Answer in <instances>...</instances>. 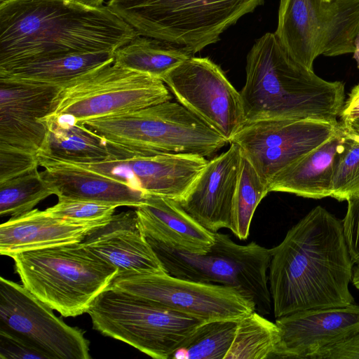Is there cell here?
I'll return each mask as SVG.
<instances>
[{
  "label": "cell",
  "mask_w": 359,
  "mask_h": 359,
  "mask_svg": "<svg viewBox=\"0 0 359 359\" xmlns=\"http://www.w3.org/2000/svg\"><path fill=\"white\" fill-rule=\"evenodd\" d=\"M269 287L274 316L354 303L353 262L342 221L316 206L270 248Z\"/></svg>",
  "instance_id": "6da1fadb"
},
{
  "label": "cell",
  "mask_w": 359,
  "mask_h": 359,
  "mask_svg": "<svg viewBox=\"0 0 359 359\" xmlns=\"http://www.w3.org/2000/svg\"><path fill=\"white\" fill-rule=\"evenodd\" d=\"M137 35L107 6L10 0L0 5V72L69 55L115 52Z\"/></svg>",
  "instance_id": "7a4b0ae2"
},
{
  "label": "cell",
  "mask_w": 359,
  "mask_h": 359,
  "mask_svg": "<svg viewBox=\"0 0 359 359\" xmlns=\"http://www.w3.org/2000/svg\"><path fill=\"white\" fill-rule=\"evenodd\" d=\"M240 91L246 123L266 119L337 121L344 84L328 81L294 60L274 33L258 39L246 60Z\"/></svg>",
  "instance_id": "3957f363"
},
{
  "label": "cell",
  "mask_w": 359,
  "mask_h": 359,
  "mask_svg": "<svg viewBox=\"0 0 359 359\" xmlns=\"http://www.w3.org/2000/svg\"><path fill=\"white\" fill-rule=\"evenodd\" d=\"M11 257L22 285L64 317L87 313L118 273L81 242L26 250Z\"/></svg>",
  "instance_id": "277c9868"
},
{
  "label": "cell",
  "mask_w": 359,
  "mask_h": 359,
  "mask_svg": "<svg viewBox=\"0 0 359 359\" xmlns=\"http://www.w3.org/2000/svg\"><path fill=\"white\" fill-rule=\"evenodd\" d=\"M264 0H110L107 6L140 34L194 56Z\"/></svg>",
  "instance_id": "5b68a950"
},
{
  "label": "cell",
  "mask_w": 359,
  "mask_h": 359,
  "mask_svg": "<svg viewBox=\"0 0 359 359\" xmlns=\"http://www.w3.org/2000/svg\"><path fill=\"white\" fill-rule=\"evenodd\" d=\"M83 124L109 144L151 154L184 153L208 158L229 143L177 101L93 118Z\"/></svg>",
  "instance_id": "8992f818"
},
{
  "label": "cell",
  "mask_w": 359,
  "mask_h": 359,
  "mask_svg": "<svg viewBox=\"0 0 359 359\" xmlns=\"http://www.w3.org/2000/svg\"><path fill=\"white\" fill-rule=\"evenodd\" d=\"M204 254L179 252L147 238L168 274L182 279L235 287L251 299L262 315L271 313V297L267 271L269 249L252 241L239 245L225 233Z\"/></svg>",
  "instance_id": "52a82bcc"
},
{
  "label": "cell",
  "mask_w": 359,
  "mask_h": 359,
  "mask_svg": "<svg viewBox=\"0 0 359 359\" xmlns=\"http://www.w3.org/2000/svg\"><path fill=\"white\" fill-rule=\"evenodd\" d=\"M87 313L93 329L156 359L171 358L205 322L111 287L97 297Z\"/></svg>",
  "instance_id": "ba28073f"
},
{
  "label": "cell",
  "mask_w": 359,
  "mask_h": 359,
  "mask_svg": "<svg viewBox=\"0 0 359 359\" xmlns=\"http://www.w3.org/2000/svg\"><path fill=\"white\" fill-rule=\"evenodd\" d=\"M274 34L294 60L313 70L320 55L355 52L359 0H280Z\"/></svg>",
  "instance_id": "9c48e42d"
},
{
  "label": "cell",
  "mask_w": 359,
  "mask_h": 359,
  "mask_svg": "<svg viewBox=\"0 0 359 359\" xmlns=\"http://www.w3.org/2000/svg\"><path fill=\"white\" fill-rule=\"evenodd\" d=\"M172 100L165 83L149 74L107 64L62 86L50 114L76 123L144 109Z\"/></svg>",
  "instance_id": "30bf717a"
},
{
  "label": "cell",
  "mask_w": 359,
  "mask_h": 359,
  "mask_svg": "<svg viewBox=\"0 0 359 359\" xmlns=\"http://www.w3.org/2000/svg\"><path fill=\"white\" fill-rule=\"evenodd\" d=\"M109 287L203 321L240 320L256 311L235 287L179 278L164 273L118 272Z\"/></svg>",
  "instance_id": "8fae6325"
},
{
  "label": "cell",
  "mask_w": 359,
  "mask_h": 359,
  "mask_svg": "<svg viewBox=\"0 0 359 359\" xmlns=\"http://www.w3.org/2000/svg\"><path fill=\"white\" fill-rule=\"evenodd\" d=\"M12 280L0 278V332L24 342L45 359H89L85 332Z\"/></svg>",
  "instance_id": "7c38bea8"
},
{
  "label": "cell",
  "mask_w": 359,
  "mask_h": 359,
  "mask_svg": "<svg viewBox=\"0 0 359 359\" xmlns=\"http://www.w3.org/2000/svg\"><path fill=\"white\" fill-rule=\"evenodd\" d=\"M163 81L178 102L229 143L245 123L240 92L208 57L191 56Z\"/></svg>",
  "instance_id": "4fadbf2b"
},
{
  "label": "cell",
  "mask_w": 359,
  "mask_h": 359,
  "mask_svg": "<svg viewBox=\"0 0 359 359\" xmlns=\"http://www.w3.org/2000/svg\"><path fill=\"white\" fill-rule=\"evenodd\" d=\"M341 123L312 119H266L246 123L229 143L237 144L267 183L338 130Z\"/></svg>",
  "instance_id": "5bb4252c"
},
{
  "label": "cell",
  "mask_w": 359,
  "mask_h": 359,
  "mask_svg": "<svg viewBox=\"0 0 359 359\" xmlns=\"http://www.w3.org/2000/svg\"><path fill=\"white\" fill-rule=\"evenodd\" d=\"M62 86L0 77V145L36 154L47 134L50 114Z\"/></svg>",
  "instance_id": "9a60e30c"
},
{
  "label": "cell",
  "mask_w": 359,
  "mask_h": 359,
  "mask_svg": "<svg viewBox=\"0 0 359 359\" xmlns=\"http://www.w3.org/2000/svg\"><path fill=\"white\" fill-rule=\"evenodd\" d=\"M275 323L280 338L276 358L313 359L359 332V305L300 311Z\"/></svg>",
  "instance_id": "2e32d148"
},
{
  "label": "cell",
  "mask_w": 359,
  "mask_h": 359,
  "mask_svg": "<svg viewBox=\"0 0 359 359\" xmlns=\"http://www.w3.org/2000/svg\"><path fill=\"white\" fill-rule=\"evenodd\" d=\"M229 149L208 161L179 203L208 230L230 229L242 153L231 143Z\"/></svg>",
  "instance_id": "e0dca14e"
},
{
  "label": "cell",
  "mask_w": 359,
  "mask_h": 359,
  "mask_svg": "<svg viewBox=\"0 0 359 359\" xmlns=\"http://www.w3.org/2000/svg\"><path fill=\"white\" fill-rule=\"evenodd\" d=\"M81 243L116 267L118 272H165L143 233L136 210L114 215L107 223L90 232Z\"/></svg>",
  "instance_id": "ac0fdd59"
},
{
  "label": "cell",
  "mask_w": 359,
  "mask_h": 359,
  "mask_svg": "<svg viewBox=\"0 0 359 359\" xmlns=\"http://www.w3.org/2000/svg\"><path fill=\"white\" fill-rule=\"evenodd\" d=\"M109 220H75L33 209L1 224L0 254L11 257L26 250L82 242Z\"/></svg>",
  "instance_id": "d6986e66"
},
{
  "label": "cell",
  "mask_w": 359,
  "mask_h": 359,
  "mask_svg": "<svg viewBox=\"0 0 359 359\" xmlns=\"http://www.w3.org/2000/svg\"><path fill=\"white\" fill-rule=\"evenodd\" d=\"M136 212L147 238L179 252L206 253L215 241L208 230L175 200L147 194Z\"/></svg>",
  "instance_id": "ffe728a7"
},
{
  "label": "cell",
  "mask_w": 359,
  "mask_h": 359,
  "mask_svg": "<svg viewBox=\"0 0 359 359\" xmlns=\"http://www.w3.org/2000/svg\"><path fill=\"white\" fill-rule=\"evenodd\" d=\"M41 174L54 188L57 197L96 201L119 206L137 208L147 194L142 191L72 162L38 155Z\"/></svg>",
  "instance_id": "44dd1931"
},
{
  "label": "cell",
  "mask_w": 359,
  "mask_h": 359,
  "mask_svg": "<svg viewBox=\"0 0 359 359\" xmlns=\"http://www.w3.org/2000/svg\"><path fill=\"white\" fill-rule=\"evenodd\" d=\"M344 133L341 123L327 140L273 176L268 183L269 192H287L315 199L331 197L333 161Z\"/></svg>",
  "instance_id": "7402d4cb"
},
{
  "label": "cell",
  "mask_w": 359,
  "mask_h": 359,
  "mask_svg": "<svg viewBox=\"0 0 359 359\" xmlns=\"http://www.w3.org/2000/svg\"><path fill=\"white\" fill-rule=\"evenodd\" d=\"M41 119L47 134L38 155L77 163L97 161L107 156V142L86 125L53 114Z\"/></svg>",
  "instance_id": "603a6c76"
},
{
  "label": "cell",
  "mask_w": 359,
  "mask_h": 359,
  "mask_svg": "<svg viewBox=\"0 0 359 359\" xmlns=\"http://www.w3.org/2000/svg\"><path fill=\"white\" fill-rule=\"evenodd\" d=\"M115 52L100 51L74 54L39 62L25 64L0 72V77L63 86L91 70L114 63Z\"/></svg>",
  "instance_id": "cb8c5ba5"
},
{
  "label": "cell",
  "mask_w": 359,
  "mask_h": 359,
  "mask_svg": "<svg viewBox=\"0 0 359 359\" xmlns=\"http://www.w3.org/2000/svg\"><path fill=\"white\" fill-rule=\"evenodd\" d=\"M191 56L181 48L139 34L116 50L114 64L163 81L172 69Z\"/></svg>",
  "instance_id": "d4e9b609"
},
{
  "label": "cell",
  "mask_w": 359,
  "mask_h": 359,
  "mask_svg": "<svg viewBox=\"0 0 359 359\" xmlns=\"http://www.w3.org/2000/svg\"><path fill=\"white\" fill-rule=\"evenodd\" d=\"M279 339L276 323L254 311L238 320L233 340L224 359L276 358Z\"/></svg>",
  "instance_id": "484cf974"
},
{
  "label": "cell",
  "mask_w": 359,
  "mask_h": 359,
  "mask_svg": "<svg viewBox=\"0 0 359 359\" xmlns=\"http://www.w3.org/2000/svg\"><path fill=\"white\" fill-rule=\"evenodd\" d=\"M239 320L205 321L181 344L171 358L224 359Z\"/></svg>",
  "instance_id": "4316f807"
},
{
  "label": "cell",
  "mask_w": 359,
  "mask_h": 359,
  "mask_svg": "<svg viewBox=\"0 0 359 359\" xmlns=\"http://www.w3.org/2000/svg\"><path fill=\"white\" fill-rule=\"evenodd\" d=\"M268 193V183L242 154L229 229L239 239L245 240L248 237L255 210Z\"/></svg>",
  "instance_id": "83f0119b"
},
{
  "label": "cell",
  "mask_w": 359,
  "mask_h": 359,
  "mask_svg": "<svg viewBox=\"0 0 359 359\" xmlns=\"http://www.w3.org/2000/svg\"><path fill=\"white\" fill-rule=\"evenodd\" d=\"M51 195H55L54 188L38 169L4 181L0 183V215L25 214Z\"/></svg>",
  "instance_id": "f1b7e54d"
},
{
  "label": "cell",
  "mask_w": 359,
  "mask_h": 359,
  "mask_svg": "<svg viewBox=\"0 0 359 359\" xmlns=\"http://www.w3.org/2000/svg\"><path fill=\"white\" fill-rule=\"evenodd\" d=\"M331 188V197L339 201L359 191V135L346 129L334 158Z\"/></svg>",
  "instance_id": "f546056e"
},
{
  "label": "cell",
  "mask_w": 359,
  "mask_h": 359,
  "mask_svg": "<svg viewBox=\"0 0 359 359\" xmlns=\"http://www.w3.org/2000/svg\"><path fill=\"white\" fill-rule=\"evenodd\" d=\"M57 203L46 209L50 215L75 220L95 221L109 219L116 205L96 201L60 196Z\"/></svg>",
  "instance_id": "4dcf8cb0"
},
{
  "label": "cell",
  "mask_w": 359,
  "mask_h": 359,
  "mask_svg": "<svg viewBox=\"0 0 359 359\" xmlns=\"http://www.w3.org/2000/svg\"><path fill=\"white\" fill-rule=\"evenodd\" d=\"M38 154L0 145V183L38 169Z\"/></svg>",
  "instance_id": "1f68e13d"
},
{
  "label": "cell",
  "mask_w": 359,
  "mask_h": 359,
  "mask_svg": "<svg viewBox=\"0 0 359 359\" xmlns=\"http://www.w3.org/2000/svg\"><path fill=\"white\" fill-rule=\"evenodd\" d=\"M348 207L342 221L344 232L352 261L359 265V191L348 199Z\"/></svg>",
  "instance_id": "d6a6232c"
},
{
  "label": "cell",
  "mask_w": 359,
  "mask_h": 359,
  "mask_svg": "<svg viewBox=\"0 0 359 359\" xmlns=\"http://www.w3.org/2000/svg\"><path fill=\"white\" fill-rule=\"evenodd\" d=\"M0 358L45 359L24 342L3 332H0Z\"/></svg>",
  "instance_id": "836d02e7"
},
{
  "label": "cell",
  "mask_w": 359,
  "mask_h": 359,
  "mask_svg": "<svg viewBox=\"0 0 359 359\" xmlns=\"http://www.w3.org/2000/svg\"><path fill=\"white\" fill-rule=\"evenodd\" d=\"M313 359H359V332L343 342L321 351Z\"/></svg>",
  "instance_id": "e575fe53"
},
{
  "label": "cell",
  "mask_w": 359,
  "mask_h": 359,
  "mask_svg": "<svg viewBox=\"0 0 359 359\" xmlns=\"http://www.w3.org/2000/svg\"><path fill=\"white\" fill-rule=\"evenodd\" d=\"M339 116L342 124H346L359 118V83L351 90Z\"/></svg>",
  "instance_id": "d590c367"
},
{
  "label": "cell",
  "mask_w": 359,
  "mask_h": 359,
  "mask_svg": "<svg viewBox=\"0 0 359 359\" xmlns=\"http://www.w3.org/2000/svg\"><path fill=\"white\" fill-rule=\"evenodd\" d=\"M342 125L347 131L359 135V118Z\"/></svg>",
  "instance_id": "8d00e7d4"
},
{
  "label": "cell",
  "mask_w": 359,
  "mask_h": 359,
  "mask_svg": "<svg viewBox=\"0 0 359 359\" xmlns=\"http://www.w3.org/2000/svg\"><path fill=\"white\" fill-rule=\"evenodd\" d=\"M82 5L92 7V8H100L102 6V4L104 0H73Z\"/></svg>",
  "instance_id": "74e56055"
},
{
  "label": "cell",
  "mask_w": 359,
  "mask_h": 359,
  "mask_svg": "<svg viewBox=\"0 0 359 359\" xmlns=\"http://www.w3.org/2000/svg\"><path fill=\"white\" fill-rule=\"evenodd\" d=\"M352 283L353 285L359 290V265L353 267Z\"/></svg>",
  "instance_id": "f35d334b"
},
{
  "label": "cell",
  "mask_w": 359,
  "mask_h": 359,
  "mask_svg": "<svg viewBox=\"0 0 359 359\" xmlns=\"http://www.w3.org/2000/svg\"><path fill=\"white\" fill-rule=\"evenodd\" d=\"M353 58L356 61L357 67L359 69V35L355 41V50L353 53Z\"/></svg>",
  "instance_id": "ab89813d"
},
{
  "label": "cell",
  "mask_w": 359,
  "mask_h": 359,
  "mask_svg": "<svg viewBox=\"0 0 359 359\" xmlns=\"http://www.w3.org/2000/svg\"><path fill=\"white\" fill-rule=\"evenodd\" d=\"M8 1H10V0H0V5L3 4H4V3H6V2Z\"/></svg>",
  "instance_id": "60d3db41"
},
{
  "label": "cell",
  "mask_w": 359,
  "mask_h": 359,
  "mask_svg": "<svg viewBox=\"0 0 359 359\" xmlns=\"http://www.w3.org/2000/svg\"><path fill=\"white\" fill-rule=\"evenodd\" d=\"M323 1H330L331 0H323Z\"/></svg>",
  "instance_id": "b9f144b4"
}]
</instances>
